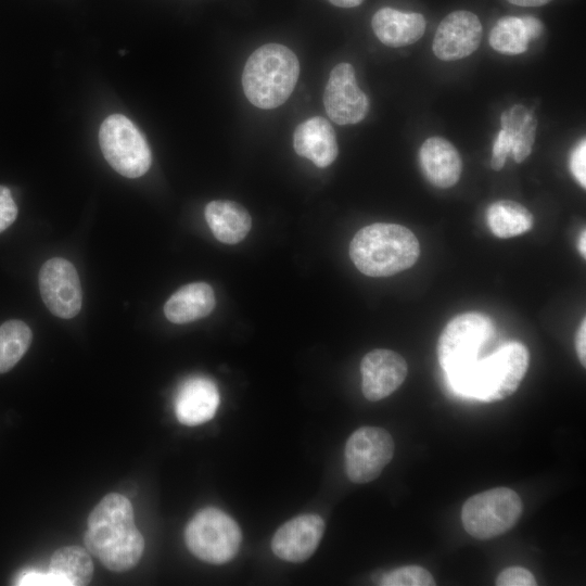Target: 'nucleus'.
<instances>
[{"label": "nucleus", "mask_w": 586, "mask_h": 586, "mask_svg": "<svg viewBox=\"0 0 586 586\" xmlns=\"http://www.w3.org/2000/svg\"><path fill=\"white\" fill-rule=\"evenodd\" d=\"M482 34V24L474 13L454 11L440 23L433 39V52L442 61L463 59L479 48Z\"/></svg>", "instance_id": "f8f14e48"}, {"label": "nucleus", "mask_w": 586, "mask_h": 586, "mask_svg": "<svg viewBox=\"0 0 586 586\" xmlns=\"http://www.w3.org/2000/svg\"><path fill=\"white\" fill-rule=\"evenodd\" d=\"M520 496L509 487H495L468 498L461 508L466 532L477 539H491L512 528L522 515Z\"/></svg>", "instance_id": "0eeeda50"}, {"label": "nucleus", "mask_w": 586, "mask_h": 586, "mask_svg": "<svg viewBox=\"0 0 586 586\" xmlns=\"http://www.w3.org/2000/svg\"><path fill=\"white\" fill-rule=\"evenodd\" d=\"M333 5L340 8H354L359 5L364 0H329Z\"/></svg>", "instance_id": "f704fd0d"}, {"label": "nucleus", "mask_w": 586, "mask_h": 586, "mask_svg": "<svg viewBox=\"0 0 586 586\" xmlns=\"http://www.w3.org/2000/svg\"><path fill=\"white\" fill-rule=\"evenodd\" d=\"M101 151L106 162L122 176L138 178L152 162L150 148L135 124L122 114H113L101 124Z\"/></svg>", "instance_id": "6e6552de"}, {"label": "nucleus", "mask_w": 586, "mask_h": 586, "mask_svg": "<svg viewBox=\"0 0 586 586\" xmlns=\"http://www.w3.org/2000/svg\"><path fill=\"white\" fill-rule=\"evenodd\" d=\"M360 372L364 396L370 402H377L390 396L403 384L408 366L398 353L377 348L364 356Z\"/></svg>", "instance_id": "ddd939ff"}, {"label": "nucleus", "mask_w": 586, "mask_h": 586, "mask_svg": "<svg viewBox=\"0 0 586 586\" xmlns=\"http://www.w3.org/2000/svg\"><path fill=\"white\" fill-rule=\"evenodd\" d=\"M495 340L493 321L480 313L454 317L437 341V358L457 390L476 364L488 356Z\"/></svg>", "instance_id": "20e7f679"}, {"label": "nucleus", "mask_w": 586, "mask_h": 586, "mask_svg": "<svg viewBox=\"0 0 586 586\" xmlns=\"http://www.w3.org/2000/svg\"><path fill=\"white\" fill-rule=\"evenodd\" d=\"M298 75L300 63L293 51L279 43H268L249 56L242 87L247 100L256 107L276 109L291 95Z\"/></svg>", "instance_id": "7ed1b4c3"}, {"label": "nucleus", "mask_w": 586, "mask_h": 586, "mask_svg": "<svg viewBox=\"0 0 586 586\" xmlns=\"http://www.w3.org/2000/svg\"><path fill=\"white\" fill-rule=\"evenodd\" d=\"M570 169L577 182L586 187V142L583 138L572 150Z\"/></svg>", "instance_id": "c85d7f7f"}, {"label": "nucleus", "mask_w": 586, "mask_h": 586, "mask_svg": "<svg viewBox=\"0 0 586 586\" xmlns=\"http://www.w3.org/2000/svg\"><path fill=\"white\" fill-rule=\"evenodd\" d=\"M419 162L425 178L437 188H450L460 178L461 157L457 149L442 137H431L422 143Z\"/></svg>", "instance_id": "dca6fc26"}, {"label": "nucleus", "mask_w": 586, "mask_h": 586, "mask_svg": "<svg viewBox=\"0 0 586 586\" xmlns=\"http://www.w3.org/2000/svg\"><path fill=\"white\" fill-rule=\"evenodd\" d=\"M39 290L44 305L56 317H75L82 304V292L74 265L65 258L47 260L39 271Z\"/></svg>", "instance_id": "9d476101"}, {"label": "nucleus", "mask_w": 586, "mask_h": 586, "mask_svg": "<svg viewBox=\"0 0 586 586\" xmlns=\"http://www.w3.org/2000/svg\"><path fill=\"white\" fill-rule=\"evenodd\" d=\"M575 349L583 367L586 366V320H582L575 336Z\"/></svg>", "instance_id": "2f4dec72"}, {"label": "nucleus", "mask_w": 586, "mask_h": 586, "mask_svg": "<svg viewBox=\"0 0 586 586\" xmlns=\"http://www.w3.org/2000/svg\"><path fill=\"white\" fill-rule=\"evenodd\" d=\"M510 3L521 7H539L544 5L551 0H508Z\"/></svg>", "instance_id": "72a5a7b5"}, {"label": "nucleus", "mask_w": 586, "mask_h": 586, "mask_svg": "<svg viewBox=\"0 0 586 586\" xmlns=\"http://www.w3.org/2000/svg\"><path fill=\"white\" fill-rule=\"evenodd\" d=\"M420 255L417 237L408 228L375 222L358 230L349 244L356 268L369 277H388L410 268Z\"/></svg>", "instance_id": "f03ea898"}, {"label": "nucleus", "mask_w": 586, "mask_h": 586, "mask_svg": "<svg viewBox=\"0 0 586 586\" xmlns=\"http://www.w3.org/2000/svg\"><path fill=\"white\" fill-rule=\"evenodd\" d=\"M324 521L317 514H301L282 524L271 540L273 553L288 562H303L317 549Z\"/></svg>", "instance_id": "4468645a"}, {"label": "nucleus", "mask_w": 586, "mask_h": 586, "mask_svg": "<svg viewBox=\"0 0 586 586\" xmlns=\"http://www.w3.org/2000/svg\"><path fill=\"white\" fill-rule=\"evenodd\" d=\"M205 219L215 238L226 244H237L249 233L252 219L239 203L228 200L209 202L205 207Z\"/></svg>", "instance_id": "aec40b11"}, {"label": "nucleus", "mask_w": 586, "mask_h": 586, "mask_svg": "<svg viewBox=\"0 0 586 586\" xmlns=\"http://www.w3.org/2000/svg\"><path fill=\"white\" fill-rule=\"evenodd\" d=\"M392 435L379 426H361L347 440L345 445V471L347 477L357 484L375 480L394 455Z\"/></svg>", "instance_id": "1a4fd4ad"}, {"label": "nucleus", "mask_w": 586, "mask_h": 586, "mask_svg": "<svg viewBox=\"0 0 586 586\" xmlns=\"http://www.w3.org/2000/svg\"><path fill=\"white\" fill-rule=\"evenodd\" d=\"M323 104L331 120L339 125L357 124L369 111V100L358 87L355 69L348 63L335 65L323 93Z\"/></svg>", "instance_id": "9b49d317"}, {"label": "nucleus", "mask_w": 586, "mask_h": 586, "mask_svg": "<svg viewBox=\"0 0 586 586\" xmlns=\"http://www.w3.org/2000/svg\"><path fill=\"white\" fill-rule=\"evenodd\" d=\"M16 216L17 206L12 198L10 189L0 186V232L11 226Z\"/></svg>", "instance_id": "c756f323"}, {"label": "nucleus", "mask_w": 586, "mask_h": 586, "mask_svg": "<svg viewBox=\"0 0 586 586\" xmlns=\"http://www.w3.org/2000/svg\"><path fill=\"white\" fill-rule=\"evenodd\" d=\"M380 585L383 586H433L435 585L432 574L422 566L407 565L397 568L385 573Z\"/></svg>", "instance_id": "a878e982"}, {"label": "nucleus", "mask_w": 586, "mask_h": 586, "mask_svg": "<svg viewBox=\"0 0 586 586\" xmlns=\"http://www.w3.org/2000/svg\"><path fill=\"white\" fill-rule=\"evenodd\" d=\"M87 549L114 572L133 568L144 550L129 499L117 493L104 496L88 518L84 534Z\"/></svg>", "instance_id": "f257e3e1"}, {"label": "nucleus", "mask_w": 586, "mask_h": 586, "mask_svg": "<svg viewBox=\"0 0 586 586\" xmlns=\"http://www.w3.org/2000/svg\"><path fill=\"white\" fill-rule=\"evenodd\" d=\"M219 405L216 384L204 377H192L179 387L175 398V413L184 425H199L211 420Z\"/></svg>", "instance_id": "2eb2a0df"}, {"label": "nucleus", "mask_w": 586, "mask_h": 586, "mask_svg": "<svg viewBox=\"0 0 586 586\" xmlns=\"http://www.w3.org/2000/svg\"><path fill=\"white\" fill-rule=\"evenodd\" d=\"M528 30L531 40L537 39L544 31V26L539 20L534 16H522Z\"/></svg>", "instance_id": "473e14b6"}, {"label": "nucleus", "mask_w": 586, "mask_h": 586, "mask_svg": "<svg viewBox=\"0 0 586 586\" xmlns=\"http://www.w3.org/2000/svg\"><path fill=\"white\" fill-rule=\"evenodd\" d=\"M425 18L416 12L393 8L378 10L371 21L373 33L385 46L399 48L418 41L425 30Z\"/></svg>", "instance_id": "a211bd4d"}, {"label": "nucleus", "mask_w": 586, "mask_h": 586, "mask_svg": "<svg viewBox=\"0 0 586 586\" xmlns=\"http://www.w3.org/2000/svg\"><path fill=\"white\" fill-rule=\"evenodd\" d=\"M528 364L522 343L504 344L480 360L457 390L486 403L502 400L518 390Z\"/></svg>", "instance_id": "39448f33"}, {"label": "nucleus", "mask_w": 586, "mask_h": 586, "mask_svg": "<svg viewBox=\"0 0 586 586\" xmlns=\"http://www.w3.org/2000/svg\"><path fill=\"white\" fill-rule=\"evenodd\" d=\"M495 584L497 586H535L537 583L528 570L510 566L498 574Z\"/></svg>", "instance_id": "bb28decb"}, {"label": "nucleus", "mask_w": 586, "mask_h": 586, "mask_svg": "<svg viewBox=\"0 0 586 586\" xmlns=\"http://www.w3.org/2000/svg\"><path fill=\"white\" fill-rule=\"evenodd\" d=\"M512 143L505 130H500L494 141L491 166L494 170H500L506 158L511 155Z\"/></svg>", "instance_id": "7c9ffc66"}, {"label": "nucleus", "mask_w": 586, "mask_h": 586, "mask_svg": "<svg viewBox=\"0 0 586 586\" xmlns=\"http://www.w3.org/2000/svg\"><path fill=\"white\" fill-rule=\"evenodd\" d=\"M216 300L212 286L205 282H193L176 291L165 303L164 314L174 323H188L208 316Z\"/></svg>", "instance_id": "6ab92c4d"}, {"label": "nucleus", "mask_w": 586, "mask_h": 586, "mask_svg": "<svg viewBox=\"0 0 586 586\" xmlns=\"http://www.w3.org/2000/svg\"><path fill=\"white\" fill-rule=\"evenodd\" d=\"M188 549L202 561L222 564L238 553L242 533L224 511L207 507L198 511L184 530Z\"/></svg>", "instance_id": "423d86ee"}, {"label": "nucleus", "mask_w": 586, "mask_h": 586, "mask_svg": "<svg viewBox=\"0 0 586 586\" xmlns=\"http://www.w3.org/2000/svg\"><path fill=\"white\" fill-rule=\"evenodd\" d=\"M531 37L523 17H501L489 34L491 47L505 54H521L528 48Z\"/></svg>", "instance_id": "393cba45"}, {"label": "nucleus", "mask_w": 586, "mask_h": 586, "mask_svg": "<svg viewBox=\"0 0 586 586\" xmlns=\"http://www.w3.org/2000/svg\"><path fill=\"white\" fill-rule=\"evenodd\" d=\"M486 222L494 235L508 239L530 231L533 227V216L522 204L500 200L488 206Z\"/></svg>", "instance_id": "4be33fe9"}, {"label": "nucleus", "mask_w": 586, "mask_h": 586, "mask_svg": "<svg viewBox=\"0 0 586 586\" xmlns=\"http://www.w3.org/2000/svg\"><path fill=\"white\" fill-rule=\"evenodd\" d=\"M295 152L318 167H327L337 156V141L333 127L321 116L300 124L293 135Z\"/></svg>", "instance_id": "f3484780"}, {"label": "nucleus", "mask_w": 586, "mask_h": 586, "mask_svg": "<svg viewBox=\"0 0 586 586\" xmlns=\"http://www.w3.org/2000/svg\"><path fill=\"white\" fill-rule=\"evenodd\" d=\"M15 585L22 586H62L61 581L49 570H28L22 572L15 581Z\"/></svg>", "instance_id": "cd10ccee"}, {"label": "nucleus", "mask_w": 586, "mask_h": 586, "mask_svg": "<svg viewBox=\"0 0 586 586\" xmlns=\"http://www.w3.org/2000/svg\"><path fill=\"white\" fill-rule=\"evenodd\" d=\"M49 571L61 581L62 586H84L92 578L93 564L86 549L66 546L52 555Z\"/></svg>", "instance_id": "5701e85b"}, {"label": "nucleus", "mask_w": 586, "mask_h": 586, "mask_svg": "<svg viewBox=\"0 0 586 586\" xmlns=\"http://www.w3.org/2000/svg\"><path fill=\"white\" fill-rule=\"evenodd\" d=\"M31 330L21 320H8L0 326V373L12 369L31 343Z\"/></svg>", "instance_id": "b1692460"}, {"label": "nucleus", "mask_w": 586, "mask_h": 586, "mask_svg": "<svg viewBox=\"0 0 586 586\" xmlns=\"http://www.w3.org/2000/svg\"><path fill=\"white\" fill-rule=\"evenodd\" d=\"M500 123L512 143L510 156L517 163L523 162L531 154L535 141L537 120L534 114L525 106L515 104L502 112Z\"/></svg>", "instance_id": "412c9836"}, {"label": "nucleus", "mask_w": 586, "mask_h": 586, "mask_svg": "<svg viewBox=\"0 0 586 586\" xmlns=\"http://www.w3.org/2000/svg\"><path fill=\"white\" fill-rule=\"evenodd\" d=\"M578 250H579L581 255L585 258L586 257V232H585V230H583L581 235H579Z\"/></svg>", "instance_id": "c9c22d12"}]
</instances>
